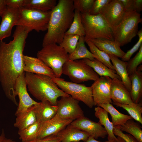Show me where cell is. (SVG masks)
Instances as JSON below:
<instances>
[{
    "label": "cell",
    "instance_id": "obj_1",
    "mask_svg": "<svg viewBox=\"0 0 142 142\" xmlns=\"http://www.w3.org/2000/svg\"><path fill=\"white\" fill-rule=\"evenodd\" d=\"M30 32L25 27L16 26L12 40L8 43L0 41V82L7 97L16 105L15 86L24 72L23 52Z\"/></svg>",
    "mask_w": 142,
    "mask_h": 142
},
{
    "label": "cell",
    "instance_id": "obj_2",
    "mask_svg": "<svg viewBox=\"0 0 142 142\" xmlns=\"http://www.w3.org/2000/svg\"><path fill=\"white\" fill-rule=\"evenodd\" d=\"M73 0H59L51 11L47 32L42 42V47L52 43L59 44L69 28L73 19Z\"/></svg>",
    "mask_w": 142,
    "mask_h": 142
},
{
    "label": "cell",
    "instance_id": "obj_3",
    "mask_svg": "<svg viewBox=\"0 0 142 142\" xmlns=\"http://www.w3.org/2000/svg\"><path fill=\"white\" fill-rule=\"evenodd\" d=\"M25 79L30 93L41 101H48L57 105L59 97L70 96L59 89L52 78L48 75L26 72Z\"/></svg>",
    "mask_w": 142,
    "mask_h": 142
},
{
    "label": "cell",
    "instance_id": "obj_4",
    "mask_svg": "<svg viewBox=\"0 0 142 142\" xmlns=\"http://www.w3.org/2000/svg\"><path fill=\"white\" fill-rule=\"evenodd\" d=\"M81 14L85 31V42L94 39L114 40L112 29L101 14Z\"/></svg>",
    "mask_w": 142,
    "mask_h": 142
},
{
    "label": "cell",
    "instance_id": "obj_5",
    "mask_svg": "<svg viewBox=\"0 0 142 142\" xmlns=\"http://www.w3.org/2000/svg\"><path fill=\"white\" fill-rule=\"evenodd\" d=\"M140 15L135 11H126L120 23L113 29L114 40L120 47L130 42L137 35L138 24L142 21Z\"/></svg>",
    "mask_w": 142,
    "mask_h": 142
},
{
    "label": "cell",
    "instance_id": "obj_6",
    "mask_svg": "<svg viewBox=\"0 0 142 142\" xmlns=\"http://www.w3.org/2000/svg\"><path fill=\"white\" fill-rule=\"evenodd\" d=\"M51 12V11H43L32 8H20L15 26L25 27L30 31H47Z\"/></svg>",
    "mask_w": 142,
    "mask_h": 142
},
{
    "label": "cell",
    "instance_id": "obj_7",
    "mask_svg": "<svg viewBox=\"0 0 142 142\" xmlns=\"http://www.w3.org/2000/svg\"><path fill=\"white\" fill-rule=\"evenodd\" d=\"M68 53L59 45L55 43L48 44L37 54V58L53 71L56 77L60 78L62 68L68 59Z\"/></svg>",
    "mask_w": 142,
    "mask_h": 142
},
{
    "label": "cell",
    "instance_id": "obj_8",
    "mask_svg": "<svg viewBox=\"0 0 142 142\" xmlns=\"http://www.w3.org/2000/svg\"><path fill=\"white\" fill-rule=\"evenodd\" d=\"M62 73L68 77L73 82L77 83L99 78V75L82 59L68 60L63 65Z\"/></svg>",
    "mask_w": 142,
    "mask_h": 142
},
{
    "label": "cell",
    "instance_id": "obj_9",
    "mask_svg": "<svg viewBox=\"0 0 142 142\" xmlns=\"http://www.w3.org/2000/svg\"><path fill=\"white\" fill-rule=\"evenodd\" d=\"M52 79L62 91L73 98L82 102L90 108L94 106L91 86L66 81L60 78Z\"/></svg>",
    "mask_w": 142,
    "mask_h": 142
},
{
    "label": "cell",
    "instance_id": "obj_10",
    "mask_svg": "<svg viewBox=\"0 0 142 142\" xmlns=\"http://www.w3.org/2000/svg\"><path fill=\"white\" fill-rule=\"evenodd\" d=\"M79 102L70 96L61 97L57 101L56 114L62 119L73 120L84 116Z\"/></svg>",
    "mask_w": 142,
    "mask_h": 142
},
{
    "label": "cell",
    "instance_id": "obj_11",
    "mask_svg": "<svg viewBox=\"0 0 142 142\" xmlns=\"http://www.w3.org/2000/svg\"><path fill=\"white\" fill-rule=\"evenodd\" d=\"M112 79L108 76H102L94 81L91 87L94 106L103 104H111V85Z\"/></svg>",
    "mask_w": 142,
    "mask_h": 142
},
{
    "label": "cell",
    "instance_id": "obj_12",
    "mask_svg": "<svg viewBox=\"0 0 142 142\" xmlns=\"http://www.w3.org/2000/svg\"><path fill=\"white\" fill-rule=\"evenodd\" d=\"M27 87L25 73L24 72L17 79L15 86V93L19 99V103L15 113V115L25 111L38 103L30 97L27 92Z\"/></svg>",
    "mask_w": 142,
    "mask_h": 142
},
{
    "label": "cell",
    "instance_id": "obj_13",
    "mask_svg": "<svg viewBox=\"0 0 142 142\" xmlns=\"http://www.w3.org/2000/svg\"><path fill=\"white\" fill-rule=\"evenodd\" d=\"M125 12L120 0H111L100 14L113 29L121 22Z\"/></svg>",
    "mask_w": 142,
    "mask_h": 142
},
{
    "label": "cell",
    "instance_id": "obj_14",
    "mask_svg": "<svg viewBox=\"0 0 142 142\" xmlns=\"http://www.w3.org/2000/svg\"><path fill=\"white\" fill-rule=\"evenodd\" d=\"M70 124L88 133L96 139L104 138L108 133L104 127L99 123L93 121L84 116L73 120Z\"/></svg>",
    "mask_w": 142,
    "mask_h": 142
},
{
    "label": "cell",
    "instance_id": "obj_15",
    "mask_svg": "<svg viewBox=\"0 0 142 142\" xmlns=\"http://www.w3.org/2000/svg\"><path fill=\"white\" fill-rule=\"evenodd\" d=\"M73 121L71 119H62L56 114L50 119L40 123L37 139L56 134Z\"/></svg>",
    "mask_w": 142,
    "mask_h": 142
},
{
    "label": "cell",
    "instance_id": "obj_16",
    "mask_svg": "<svg viewBox=\"0 0 142 142\" xmlns=\"http://www.w3.org/2000/svg\"><path fill=\"white\" fill-rule=\"evenodd\" d=\"M19 14V8H7L1 16L0 41L10 36L13 27L15 26Z\"/></svg>",
    "mask_w": 142,
    "mask_h": 142
},
{
    "label": "cell",
    "instance_id": "obj_17",
    "mask_svg": "<svg viewBox=\"0 0 142 142\" xmlns=\"http://www.w3.org/2000/svg\"><path fill=\"white\" fill-rule=\"evenodd\" d=\"M111 97L114 103L126 104H132L134 103L130 92L126 88L122 81L118 79H112Z\"/></svg>",
    "mask_w": 142,
    "mask_h": 142
},
{
    "label": "cell",
    "instance_id": "obj_18",
    "mask_svg": "<svg viewBox=\"0 0 142 142\" xmlns=\"http://www.w3.org/2000/svg\"><path fill=\"white\" fill-rule=\"evenodd\" d=\"M23 59L24 72L56 77L53 70L37 58L24 55Z\"/></svg>",
    "mask_w": 142,
    "mask_h": 142
},
{
    "label": "cell",
    "instance_id": "obj_19",
    "mask_svg": "<svg viewBox=\"0 0 142 142\" xmlns=\"http://www.w3.org/2000/svg\"><path fill=\"white\" fill-rule=\"evenodd\" d=\"M61 142H85L90 136L86 132L81 130L70 124L55 134Z\"/></svg>",
    "mask_w": 142,
    "mask_h": 142
},
{
    "label": "cell",
    "instance_id": "obj_20",
    "mask_svg": "<svg viewBox=\"0 0 142 142\" xmlns=\"http://www.w3.org/2000/svg\"><path fill=\"white\" fill-rule=\"evenodd\" d=\"M37 121L40 123L48 121L56 114L57 105H52L47 101H41L33 106Z\"/></svg>",
    "mask_w": 142,
    "mask_h": 142
},
{
    "label": "cell",
    "instance_id": "obj_21",
    "mask_svg": "<svg viewBox=\"0 0 142 142\" xmlns=\"http://www.w3.org/2000/svg\"><path fill=\"white\" fill-rule=\"evenodd\" d=\"M90 40L99 49L108 55L121 58L125 53L120 48L119 43L115 40L94 39Z\"/></svg>",
    "mask_w": 142,
    "mask_h": 142
},
{
    "label": "cell",
    "instance_id": "obj_22",
    "mask_svg": "<svg viewBox=\"0 0 142 142\" xmlns=\"http://www.w3.org/2000/svg\"><path fill=\"white\" fill-rule=\"evenodd\" d=\"M131 83L130 93L134 103L141 102L142 97V67H138L136 70L129 77Z\"/></svg>",
    "mask_w": 142,
    "mask_h": 142
},
{
    "label": "cell",
    "instance_id": "obj_23",
    "mask_svg": "<svg viewBox=\"0 0 142 142\" xmlns=\"http://www.w3.org/2000/svg\"><path fill=\"white\" fill-rule=\"evenodd\" d=\"M108 55L116 74L120 77L123 84L130 92L131 89V83L126 69L127 62L123 61L114 55Z\"/></svg>",
    "mask_w": 142,
    "mask_h": 142
},
{
    "label": "cell",
    "instance_id": "obj_24",
    "mask_svg": "<svg viewBox=\"0 0 142 142\" xmlns=\"http://www.w3.org/2000/svg\"><path fill=\"white\" fill-rule=\"evenodd\" d=\"M94 111L95 116L99 120L98 122L104 126L107 133L108 140H116L117 138L113 133L114 126L109 119L108 112L104 109L98 106L95 108Z\"/></svg>",
    "mask_w": 142,
    "mask_h": 142
},
{
    "label": "cell",
    "instance_id": "obj_25",
    "mask_svg": "<svg viewBox=\"0 0 142 142\" xmlns=\"http://www.w3.org/2000/svg\"><path fill=\"white\" fill-rule=\"evenodd\" d=\"M82 60L101 77L108 76L112 79H118L121 80L120 78L115 72L96 59L93 60L87 58L83 59Z\"/></svg>",
    "mask_w": 142,
    "mask_h": 142
},
{
    "label": "cell",
    "instance_id": "obj_26",
    "mask_svg": "<svg viewBox=\"0 0 142 142\" xmlns=\"http://www.w3.org/2000/svg\"><path fill=\"white\" fill-rule=\"evenodd\" d=\"M33 106L16 115V118L14 125L19 130H22L37 121Z\"/></svg>",
    "mask_w": 142,
    "mask_h": 142
},
{
    "label": "cell",
    "instance_id": "obj_27",
    "mask_svg": "<svg viewBox=\"0 0 142 142\" xmlns=\"http://www.w3.org/2000/svg\"><path fill=\"white\" fill-rule=\"evenodd\" d=\"M85 42L84 36L80 37L75 49L72 53L69 54L68 60H74L87 58L93 60L95 59L93 55L86 47Z\"/></svg>",
    "mask_w": 142,
    "mask_h": 142
},
{
    "label": "cell",
    "instance_id": "obj_28",
    "mask_svg": "<svg viewBox=\"0 0 142 142\" xmlns=\"http://www.w3.org/2000/svg\"><path fill=\"white\" fill-rule=\"evenodd\" d=\"M100 106L106 110L110 114L114 126L123 125L128 120L133 119L130 116L123 114L119 111L111 104L107 103L100 104Z\"/></svg>",
    "mask_w": 142,
    "mask_h": 142
},
{
    "label": "cell",
    "instance_id": "obj_29",
    "mask_svg": "<svg viewBox=\"0 0 142 142\" xmlns=\"http://www.w3.org/2000/svg\"><path fill=\"white\" fill-rule=\"evenodd\" d=\"M115 126L122 131H125L133 136L138 142H142V127L133 119L128 120L123 125Z\"/></svg>",
    "mask_w": 142,
    "mask_h": 142
},
{
    "label": "cell",
    "instance_id": "obj_30",
    "mask_svg": "<svg viewBox=\"0 0 142 142\" xmlns=\"http://www.w3.org/2000/svg\"><path fill=\"white\" fill-rule=\"evenodd\" d=\"M57 3L56 0H25L23 7L47 11H52Z\"/></svg>",
    "mask_w": 142,
    "mask_h": 142
},
{
    "label": "cell",
    "instance_id": "obj_31",
    "mask_svg": "<svg viewBox=\"0 0 142 142\" xmlns=\"http://www.w3.org/2000/svg\"><path fill=\"white\" fill-rule=\"evenodd\" d=\"M40 123L37 121L24 129L18 130L19 139L22 142L30 141L37 139Z\"/></svg>",
    "mask_w": 142,
    "mask_h": 142
},
{
    "label": "cell",
    "instance_id": "obj_32",
    "mask_svg": "<svg viewBox=\"0 0 142 142\" xmlns=\"http://www.w3.org/2000/svg\"><path fill=\"white\" fill-rule=\"evenodd\" d=\"M85 42L95 59L116 72L108 54L99 49L90 40L87 41Z\"/></svg>",
    "mask_w": 142,
    "mask_h": 142
},
{
    "label": "cell",
    "instance_id": "obj_33",
    "mask_svg": "<svg viewBox=\"0 0 142 142\" xmlns=\"http://www.w3.org/2000/svg\"><path fill=\"white\" fill-rule=\"evenodd\" d=\"M65 35H77L80 37L84 36L85 31L82 22L81 13L77 10H74L73 21Z\"/></svg>",
    "mask_w": 142,
    "mask_h": 142
},
{
    "label": "cell",
    "instance_id": "obj_34",
    "mask_svg": "<svg viewBox=\"0 0 142 142\" xmlns=\"http://www.w3.org/2000/svg\"><path fill=\"white\" fill-rule=\"evenodd\" d=\"M117 107L122 108L126 110L132 118L142 124V103L141 102L137 104H121L114 103Z\"/></svg>",
    "mask_w": 142,
    "mask_h": 142
},
{
    "label": "cell",
    "instance_id": "obj_35",
    "mask_svg": "<svg viewBox=\"0 0 142 142\" xmlns=\"http://www.w3.org/2000/svg\"><path fill=\"white\" fill-rule=\"evenodd\" d=\"M79 37V36L77 35H65L59 45L70 54L75 49Z\"/></svg>",
    "mask_w": 142,
    "mask_h": 142
},
{
    "label": "cell",
    "instance_id": "obj_36",
    "mask_svg": "<svg viewBox=\"0 0 142 142\" xmlns=\"http://www.w3.org/2000/svg\"><path fill=\"white\" fill-rule=\"evenodd\" d=\"M142 63V44L135 56L127 62L126 69L129 77L136 70L138 66Z\"/></svg>",
    "mask_w": 142,
    "mask_h": 142
},
{
    "label": "cell",
    "instance_id": "obj_37",
    "mask_svg": "<svg viewBox=\"0 0 142 142\" xmlns=\"http://www.w3.org/2000/svg\"><path fill=\"white\" fill-rule=\"evenodd\" d=\"M94 0H73L74 8L81 14L88 13Z\"/></svg>",
    "mask_w": 142,
    "mask_h": 142
},
{
    "label": "cell",
    "instance_id": "obj_38",
    "mask_svg": "<svg viewBox=\"0 0 142 142\" xmlns=\"http://www.w3.org/2000/svg\"><path fill=\"white\" fill-rule=\"evenodd\" d=\"M137 35L139 38L138 42L130 50L125 53L123 57L121 58V60L124 62H128L130 59L133 54L139 49L142 44V29L141 28L138 31Z\"/></svg>",
    "mask_w": 142,
    "mask_h": 142
},
{
    "label": "cell",
    "instance_id": "obj_39",
    "mask_svg": "<svg viewBox=\"0 0 142 142\" xmlns=\"http://www.w3.org/2000/svg\"><path fill=\"white\" fill-rule=\"evenodd\" d=\"M111 0H95L88 14L96 15L100 13Z\"/></svg>",
    "mask_w": 142,
    "mask_h": 142
},
{
    "label": "cell",
    "instance_id": "obj_40",
    "mask_svg": "<svg viewBox=\"0 0 142 142\" xmlns=\"http://www.w3.org/2000/svg\"><path fill=\"white\" fill-rule=\"evenodd\" d=\"M113 133L115 135L121 137L126 142H138L133 136L130 134L124 133L116 126L114 127Z\"/></svg>",
    "mask_w": 142,
    "mask_h": 142
},
{
    "label": "cell",
    "instance_id": "obj_41",
    "mask_svg": "<svg viewBox=\"0 0 142 142\" xmlns=\"http://www.w3.org/2000/svg\"><path fill=\"white\" fill-rule=\"evenodd\" d=\"M25 0H6L7 7L9 8H19L23 7Z\"/></svg>",
    "mask_w": 142,
    "mask_h": 142
},
{
    "label": "cell",
    "instance_id": "obj_42",
    "mask_svg": "<svg viewBox=\"0 0 142 142\" xmlns=\"http://www.w3.org/2000/svg\"><path fill=\"white\" fill-rule=\"evenodd\" d=\"M26 142H61V141L55 134H53L42 138L37 139L33 140Z\"/></svg>",
    "mask_w": 142,
    "mask_h": 142
},
{
    "label": "cell",
    "instance_id": "obj_43",
    "mask_svg": "<svg viewBox=\"0 0 142 142\" xmlns=\"http://www.w3.org/2000/svg\"><path fill=\"white\" fill-rule=\"evenodd\" d=\"M126 12L133 11V0H120Z\"/></svg>",
    "mask_w": 142,
    "mask_h": 142
},
{
    "label": "cell",
    "instance_id": "obj_44",
    "mask_svg": "<svg viewBox=\"0 0 142 142\" xmlns=\"http://www.w3.org/2000/svg\"><path fill=\"white\" fill-rule=\"evenodd\" d=\"M133 10L139 13L141 11L142 0H133Z\"/></svg>",
    "mask_w": 142,
    "mask_h": 142
},
{
    "label": "cell",
    "instance_id": "obj_45",
    "mask_svg": "<svg viewBox=\"0 0 142 142\" xmlns=\"http://www.w3.org/2000/svg\"><path fill=\"white\" fill-rule=\"evenodd\" d=\"M0 142H16L13 140L7 138L5 136L3 130H2L1 134L0 135Z\"/></svg>",
    "mask_w": 142,
    "mask_h": 142
},
{
    "label": "cell",
    "instance_id": "obj_46",
    "mask_svg": "<svg viewBox=\"0 0 142 142\" xmlns=\"http://www.w3.org/2000/svg\"><path fill=\"white\" fill-rule=\"evenodd\" d=\"M6 8V0H0V16H1Z\"/></svg>",
    "mask_w": 142,
    "mask_h": 142
},
{
    "label": "cell",
    "instance_id": "obj_47",
    "mask_svg": "<svg viewBox=\"0 0 142 142\" xmlns=\"http://www.w3.org/2000/svg\"><path fill=\"white\" fill-rule=\"evenodd\" d=\"M116 141V140H108L104 141H99L97 140L93 137L90 136L85 142H115ZM78 142H80L79 141Z\"/></svg>",
    "mask_w": 142,
    "mask_h": 142
},
{
    "label": "cell",
    "instance_id": "obj_48",
    "mask_svg": "<svg viewBox=\"0 0 142 142\" xmlns=\"http://www.w3.org/2000/svg\"><path fill=\"white\" fill-rule=\"evenodd\" d=\"M117 140L115 142H126L125 140L121 137L117 136Z\"/></svg>",
    "mask_w": 142,
    "mask_h": 142
}]
</instances>
